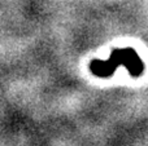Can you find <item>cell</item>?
Instances as JSON below:
<instances>
[{
  "label": "cell",
  "mask_w": 148,
  "mask_h": 146,
  "mask_svg": "<svg viewBox=\"0 0 148 146\" xmlns=\"http://www.w3.org/2000/svg\"><path fill=\"white\" fill-rule=\"evenodd\" d=\"M121 65L129 69L130 75L134 78L140 76V74L144 70L143 61L133 48L114 49L110 54L109 59L107 61L94 59L90 64V70L92 74L99 78H109L113 74V71Z\"/></svg>",
  "instance_id": "1"
}]
</instances>
